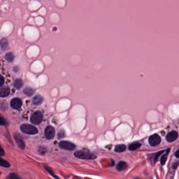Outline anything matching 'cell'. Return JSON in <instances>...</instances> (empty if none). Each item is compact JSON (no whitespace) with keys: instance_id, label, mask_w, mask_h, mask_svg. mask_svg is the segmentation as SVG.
<instances>
[{"instance_id":"5","label":"cell","mask_w":179,"mask_h":179,"mask_svg":"<svg viewBox=\"0 0 179 179\" xmlns=\"http://www.w3.org/2000/svg\"><path fill=\"white\" fill-rule=\"evenodd\" d=\"M59 146L65 150H73L76 148V146L72 142L67 141H61L59 143Z\"/></svg>"},{"instance_id":"6","label":"cell","mask_w":179,"mask_h":179,"mask_svg":"<svg viewBox=\"0 0 179 179\" xmlns=\"http://www.w3.org/2000/svg\"><path fill=\"white\" fill-rule=\"evenodd\" d=\"M45 136L46 138L48 140H51L52 139L55 135V130L54 128L52 126H47L45 129L44 132Z\"/></svg>"},{"instance_id":"1","label":"cell","mask_w":179,"mask_h":179,"mask_svg":"<svg viewBox=\"0 0 179 179\" xmlns=\"http://www.w3.org/2000/svg\"><path fill=\"white\" fill-rule=\"evenodd\" d=\"M20 130L23 133L27 135H34L38 133V130L35 126L28 123L22 124L20 126Z\"/></svg>"},{"instance_id":"24","label":"cell","mask_w":179,"mask_h":179,"mask_svg":"<svg viewBox=\"0 0 179 179\" xmlns=\"http://www.w3.org/2000/svg\"><path fill=\"white\" fill-rule=\"evenodd\" d=\"M164 151H165L164 150H162V151H159V152H158V153H156V155H155V158H154L155 162H156V161H157V160H158L159 157L161 155H162V153H163Z\"/></svg>"},{"instance_id":"27","label":"cell","mask_w":179,"mask_h":179,"mask_svg":"<svg viewBox=\"0 0 179 179\" xmlns=\"http://www.w3.org/2000/svg\"><path fill=\"white\" fill-rule=\"evenodd\" d=\"M178 164H179V162H178L177 161L174 162V163L173 164V165H172V168H173V169H176V168H177L178 166Z\"/></svg>"},{"instance_id":"12","label":"cell","mask_w":179,"mask_h":179,"mask_svg":"<svg viewBox=\"0 0 179 179\" xmlns=\"http://www.w3.org/2000/svg\"><path fill=\"white\" fill-rule=\"evenodd\" d=\"M10 94V89L9 87H1L0 91V96L1 97H5L8 96Z\"/></svg>"},{"instance_id":"25","label":"cell","mask_w":179,"mask_h":179,"mask_svg":"<svg viewBox=\"0 0 179 179\" xmlns=\"http://www.w3.org/2000/svg\"><path fill=\"white\" fill-rule=\"evenodd\" d=\"M6 124H7V122L5 120V119L3 117H1V125L4 126V125H6Z\"/></svg>"},{"instance_id":"14","label":"cell","mask_w":179,"mask_h":179,"mask_svg":"<svg viewBox=\"0 0 179 179\" xmlns=\"http://www.w3.org/2000/svg\"><path fill=\"white\" fill-rule=\"evenodd\" d=\"M126 149V146L123 144L117 145L114 147V151L117 153H121L124 152Z\"/></svg>"},{"instance_id":"29","label":"cell","mask_w":179,"mask_h":179,"mask_svg":"<svg viewBox=\"0 0 179 179\" xmlns=\"http://www.w3.org/2000/svg\"><path fill=\"white\" fill-rule=\"evenodd\" d=\"M174 156L176 158L179 159V149L175 152L174 153Z\"/></svg>"},{"instance_id":"7","label":"cell","mask_w":179,"mask_h":179,"mask_svg":"<svg viewBox=\"0 0 179 179\" xmlns=\"http://www.w3.org/2000/svg\"><path fill=\"white\" fill-rule=\"evenodd\" d=\"M11 107L14 109H19L22 105V101L19 98H14L12 99L10 102Z\"/></svg>"},{"instance_id":"17","label":"cell","mask_w":179,"mask_h":179,"mask_svg":"<svg viewBox=\"0 0 179 179\" xmlns=\"http://www.w3.org/2000/svg\"><path fill=\"white\" fill-rule=\"evenodd\" d=\"M5 59H6V60L9 62H11L13 61L14 60V56L12 53L9 52L5 54Z\"/></svg>"},{"instance_id":"11","label":"cell","mask_w":179,"mask_h":179,"mask_svg":"<svg viewBox=\"0 0 179 179\" xmlns=\"http://www.w3.org/2000/svg\"><path fill=\"white\" fill-rule=\"evenodd\" d=\"M128 168V164L124 161H120L116 166V170L119 171H123Z\"/></svg>"},{"instance_id":"16","label":"cell","mask_w":179,"mask_h":179,"mask_svg":"<svg viewBox=\"0 0 179 179\" xmlns=\"http://www.w3.org/2000/svg\"><path fill=\"white\" fill-rule=\"evenodd\" d=\"M13 85L15 88H16L17 89H20L23 87V83L21 79H17L14 80L13 83Z\"/></svg>"},{"instance_id":"18","label":"cell","mask_w":179,"mask_h":179,"mask_svg":"<svg viewBox=\"0 0 179 179\" xmlns=\"http://www.w3.org/2000/svg\"><path fill=\"white\" fill-rule=\"evenodd\" d=\"M8 46V41L6 38H3L1 41V47L2 50H5Z\"/></svg>"},{"instance_id":"9","label":"cell","mask_w":179,"mask_h":179,"mask_svg":"<svg viewBox=\"0 0 179 179\" xmlns=\"http://www.w3.org/2000/svg\"><path fill=\"white\" fill-rule=\"evenodd\" d=\"M14 138L16 142L17 143L20 149L24 150L25 147V144L23 140H22V139L21 138L20 136L17 133H15L14 135Z\"/></svg>"},{"instance_id":"28","label":"cell","mask_w":179,"mask_h":179,"mask_svg":"<svg viewBox=\"0 0 179 179\" xmlns=\"http://www.w3.org/2000/svg\"><path fill=\"white\" fill-rule=\"evenodd\" d=\"M4 155H5L4 151L3 150L2 147H1V149H0V156H1V157H2V156H3Z\"/></svg>"},{"instance_id":"13","label":"cell","mask_w":179,"mask_h":179,"mask_svg":"<svg viewBox=\"0 0 179 179\" xmlns=\"http://www.w3.org/2000/svg\"><path fill=\"white\" fill-rule=\"evenodd\" d=\"M23 93L25 95L28 96H31L34 94L35 90L32 87H27L24 89Z\"/></svg>"},{"instance_id":"2","label":"cell","mask_w":179,"mask_h":179,"mask_svg":"<svg viewBox=\"0 0 179 179\" xmlns=\"http://www.w3.org/2000/svg\"><path fill=\"white\" fill-rule=\"evenodd\" d=\"M74 156L84 160H94L97 158L96 155L93 153L84 151H77L74 152Z\"/></svg>"},{"instance_id":"15","label":"cell","mask_w":179,"mask_h":179,"mask_svg":"<svg viewBox=\"0 0 179 179\" xmlns=\"http://www.w3.org/2000/svg\"><path fill=\"white\" fill-rule=\"evenodd\" d=\"M141 146V145L139 142H135L131 144L129 146V150L130 151H135L139 149Z\"/></svg>"},{"instance_id":"4","label":"cell","mask_w":179,"mask_h":179,"mask_svg":"<svg viewBox=\"0 0 179 179\" xmlns=\"http://www.w3.org/2000/svg\"><path fill=\"white\" fill-rule=\"evenodd\" d=\"M161 141V137L157 134L152 135L149 138V144L152 147L157 146L160 144Z\"/></svg>"},{"instance_id":"22","label":"cell","mask_w":179,"mask_h":179,"mask_svg":"<svg viewBox=\"0 0 179 179\" xmlns=\"http://www.w3.org/2000/svg\"><path fill=\"white\" fill-rule=\"evenodd\" d=\"M66 136V133H65V131L63 129H60L57 134V137H58V139H62L63 138H64Z\"/></svg>"},{"instance_id":"20","label":"cell","mask_w":179,"mask_h":179,"mask_svg":"<svg viewBox=\"0 0 179 179\" xmlns=\"http://www.w3.org/2000/svg\"><path fill=\"white\" fill-rule=\"evenodd\" d=\"M0 165H1L2 167L4 168H9L11 166L10 164L7 161L2 159H1V161H0Z\"/></svg>"},{"instance_id":"3","label":"cell","mask_w":179,"mask_h":179,"mask_svg":"<svg viewBox=\"0 0 179 179\" xmlns=\"http://www.w3.org/2000/svg\"><path fill=\"white\" fill-rule=\"evenodd\" d=\"M43 119V114L39 111L34 112L30 118V121L32 124L37 125L41 123Z\"/></svg>"},{"instance_id":"26","label":"cell","mask_w":179,"mask_h":179,"mask_svg":"<svg viewBox=\"0 0 179 179\" xmlns=\"http://www.w3.org/2000/svg\"><path fill=\"white\" fill-rule=\"evenodd\" d=\"M4 83V79L2 76H1V78H0V86L1 87L3 85Z\"/></svg>"},{"instance_id":"19","label":"cell","mask_w":179,"mask_h":179,"mask_svg":"<svg viewBox=\"0 0 179 179\" xmlns=\"http://www.w3.org/2000/svg\"><path fill=\"white\" fill-rule=\"evenodd\" d=\"M169 152H170V149H168V150H167V152H166V153H165L164 155H163L161 157V159H160V163H161V164L162 165H164L165 163V162L167 160L168 156L169 155Z\"/></svg>"},{"instance_id":"21","label":"cell","mask_w":179,"mask_h":179,"mask_svg":"<svg viewBox=\"0 0 179 179\" xmlns=\"http://www.w3.org/2000/svg\"><path fill=\"white\" fill-rule=\"evenodd\" d=\"M6 179H22V178L15 173H11L7 176Z\"/></svg>"},{"instance_id":"23","label":"cell","mask_w":179,"mask_h":179,"mask_svg":"<svg viewBox=\"0 0 179 179\" xmlns=\"http://www.w3.org/2000/svg\"><path fill=\"white\" fill-rule=\"evenodd\" d=\"M45 168L46 170L51 175H52V176H53L55 179H59V178H58V177L57 176H56L54 174V173L52 172V170H51L50 169L48 168L47 167H46V166H45Z\"/></svg>"},{"instance_id":"10","label":"cell","mask_w":179,"mask_h":179,"mask_svg":"<svg viewBox=\"0 0 179 179\" xmlns=\"http://www.w3.org/2000/svg\"><path fill=\"white\" fill-rule=\"evenodd\" d=\"M43 101V98L41 95H36L32 100L33 104L36 106L40 105Z\"/></svg>"},{"instance_id":"8","label":"cell","mask_w":179,"mask_h":179,"mask_svg":"<svg viewBox=\"0 0 179 179\" xmlns=\"http://www.w3.org/2000/svg\"><path fill=\"white\" fill-rule=\"evenodd\" d=\"M178 133L175 131H172L169 132L165 137V139L168 142H173L177 139Z\"/></svg>"}]
</instances>
